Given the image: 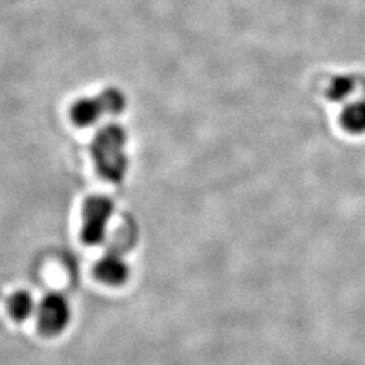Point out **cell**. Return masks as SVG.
Returning a JSON list of instances; mask_svg holds the SVG:
<instances>
[{"instance_id": "cell-1", "label": "cell", "mask_w": 365, "mask_h": 365, "mask_svg": "<svg viewBox=\"0 0 365 365\" xmlns=\"http://www.w3.org/2000/svg\"><path fill=\"white\" fill-rule=\"evenodd\" d=\"M125 145L127 134L116 123L101 128L91 140L90 153L98 174L110 182H120L127 173L128 158L125 154Z\"/></svg>"}, {"instance_id": "cell-2", "label": "cell", "mask_w": 365, "mask_h": 365, "mask_svg": "<svg viewBox=\"0 0 365 365\" xmlns=\"http://www.w3.org/2000/svg\"><path fill=\"white\" fill-rule=\"evenodd\" d=\"M125 96L118 88H107L95 98L76 101L71 107V119L76 127H90L104 114H120L125 110Z\"/></svg>"}, {"instance_id": "cell-3", "label": "cell", "mask_w": 365, "mask_h": 365, "mask_svg": "<svg viewBox=\"0 0 365 365\" xmlns=\"http://www.w3.org/2000/svg\"><path fill=\"white\" fill-rule=\"evenodd\" d=\"M114 204L107 197H90L83 205L81 237L86 245H98L106 237L107 224L113 215Z\"/></svg>"}, {"instance_id": "cell-4", "label": "cell", "mask_w": 365, "mask_h": 365, "mask_svg": "<svg viewBox=\"0 0 365 365\" xmlns=\"http://www.w3.org/2000/svg\"><path fill=\"white\" fill-rule=\"evenodd\" d=\"M71 304L58 292L46 295L38 304V327L48 336L60 335L71 323Z\"/></svg>"}, {"instance_id": "cell-5", "label": "cell", "mask_w": 365, "mask_h": 365, "mask_svg": "<svg viewBox=\"0 0 365 365\" xmlns=\"http://www.w3.org/2000/svg\"><path fill=\"white\" fill-rule=\"evenodd\" d=\"M95 276L99 282L110 284V287H120L128 280L130 268L119 253L108 251L95 265Z\"/></svg>"}, {"instance_id": "cell-6", "label": "cell", "mask_w": 365, "mask_h": 365, "mask_svg": "<svg viewBox=\"0 0 365 365\" xmlns=\"http://www.w3.org/2000/svg\"><path fill=\"white\" fill-rule=\"evenodd\" d=\"M34 309H36V303L28 291H17L9 297L8 312L16 322H25L32 315Z\"/></svg>"}, {"instance_id": "cell-7", "label": "cell", "mask_w": 365, "mask_h": 365, "mask_svg": "<svg viewBox=\"0 0 365 365\" xmlns=\"http://www.w3.org/2000/svg\"><path fill=\"white\" fill-rule=\"evenodd\" d=\"M341 125L351 134H361L365 131V104L356 102L346 107L341 114Z\"/></svg>"}, {"instance_id": "cell-8", "label": "cell", "mask_w": 365, "mask_h": 365, "mask_svg": "<svg viewBox=\"0 0 365 365\" xmlns=\"http://www.w3.org/2000/svg\"><path fill=\"white\" fill-rule=\"evenodd\" d=\"M350 90H351V83L349 81V79L347 78H338L332 83V86H330L329 96H330V99H334V101H341L350 93Z\"/></svg>"}]
</instances>
